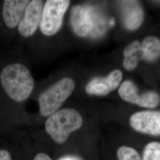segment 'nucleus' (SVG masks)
<instances>
[{
	"label": "nucleus",
	"mask_w": 160,
	"mask_h": 160,
	"mask_svg": "<svg viewBox=\"0 0 160 160\" xmlns=\"http://www.w3.org/2000/svg\"><path fill=\"white\" fill-rule=\"evenodd\" d=\"M30 1L28 0H5L1 7V18L7 29L17 28Z\"/></svg>",
	"instance_id": "obj_9"
},
{
	"label": "nucleus",
	"mask_w": 160,
	"mask_h": 160,
	"mask_svg": "<svg viewBox=\"0 0 160 160\" xmlns=\"http://www.w3.org/2000/svg\"><path fill=\"white\" fill-rule=\"evenodd\" d=\"M68 0H48L43 7L40 28L48 36L56 34L63 23V16L70 4Z\"/></svg>",
	"instance_id": "obj_5"
},
{
	"label": "nucleus",
	"mask_w": 160,
	"mask_h": 160,
	"mask_svg": "<svg viewBox=\"0 0 160 160\" xmlns=\"http://www.w3.org/2000/svg\"><path fill=\"white\" fill-rule=\"evenodd\" d=\"M0 160H13L12 152L8 149L0 148Z\"/></svg>",
	"instance_id": "obj_16"
},
{
	"label": "nucleus",
	"mask_w": 160,
	"mask_h": 160,
	"mask_svg": "<svg viewBox=\"0 0 160 160\" xmlns=\"http://www.w3.org/2000/svg\"><path fill=\"white\" fill-rule=\"evenodd\" d=\"M141 58L148 62H153L160 57V40L154 36L145 38L141 43Z\"/></svg>",
	"instance_id": "obj_12"
},
{
	"label": "nucleus",
	"mask_w": 160,
	"mask_h": 160,
	"mask_svg": "<svg viewBox=\"0 0 160 160\" xmlns=\"http://www.w3.org/2000/svg\"><path fill=\"white\" fill-rule=\"evenodd\" d=\"M122 77V71L116 69L106 77L95 78L87 84L86 92L90 95L106 96L118 87Z\"/></svg>",
	"instance_id": "obj_10"
},
{
	"label": "nucleus",
	"mask_w": 160,
	"mask_h": 160,
	"mask_svg": "<svg viewBox=\"0 0 160 160\" xmlns=\"http://www.w3.org/2000/svg\"><path fill=\"white\" fill-rule=\"evenodd\" d=\"M83 119L80 112L73 108L58 110L48 117L45 122V131L54 142L65 143L69 135L80 129Z\"/></svg>",
	"instance_id": "obj_3"
},
{
	"label": "nucleus",
	"mask_w": 160,
	"mask_h": 160,
	"mask_svg": "<svg viewBox=\"0 0 160 160\" xmlns=\"http://www.w3.org/2000/svg\"><path fill=\"white\" fill-rule=\"evenodd\" d=\"M116 156L118 160H142L137 150L128 145H122L118 149Z\"/></svg>",
	"instance_id": "obj_14"
},
{
	"label": "nucleus",
	"mask_w": 160,
	"mask_h": 160,
	"mask_svg": "<svg viewBox=\"0 0 160 160\" xmlns=\"http://www.w3.org/2000/svg\"><path fill=\"white\" fill-rule=\"evenodd\" d=\"M129 123L132 128L138 132L160 137V111L138 112L131 116Z\"/></svg>",
	"instance_id": "obj_7"
},
{
	"label": "nucleus",
	"mask_w": 160,
	"mask_h": 160,
	"mask_svg": "<svg viewBox=\"0 0 160 160\" xmlns=\"http://www.w3.org/2000/svg\"><path fill=\"white\" fill-rule=\"evenodd\" d=\"M33 160H52L51 158L45 153L40 152L34 157Z\"/></svg>",
	"instance_id": "obj_18"
},
{
	"label": "nucleus",
	"mask_w": 160,
	"mask_h": 160,
	"mask_svg": "<svg viewBox=\"0 0 160 160\" xmlns=\"http://www.w3.org/2000/svg\"><path fill=\"white\" fill-rule=\"evenodd\" d=\"M142 160H160V142L152 141L143 148Z\"/></svg>",
	"instance_id": "obj_15"
},
{
	"label": "nucleus",
	"mask_w": 160,
	"mask_h": 160,
	"mask_svg": "<svg viewBox=\"0 0 160 160\" xmlns=\"http://www.w3.org/2000/svg\"><path fill=\"white\" fill-rule=\"evenodd\" d=\"M75 87L74 81L65 77L42 93L39 98L40 114L49 117L58 111L72 93Z\"/></svg>",
	"instance_id": "obj_4"
},
{
	"label": "nucleus",
	"mask_w": 160,
	"mask_h": 160,
	"mask_svg": "<svg viewBox=\"0 0 160 160\" xmlns=\"http://www.w3.org/2000/svg\"><path fill=\"white\" fill-rule=\"evenodd\" d=\"M70 23L74 32L81 38H98L106 32V19L92 7L77 5L71 11Z\"/></svg>",
	"instance_id": "obj_2"
},
{
	"label": "nucleus",
	"mask_w": 160,
	"mask_h": 160,
	"mask_svg": "<svg viewBox=\"0 0 160 160\" xmlns=\"http://www.w3.org/2000/svg\"><path fill=\"white\" fill-rule=\"evenodd\" d=\"M123 22L126 28L134 30L140 27L143 22L144 13L140 4L136 1L121 2Z\"/></svg>",
	"instance_id": "obj_11"
},
{
	"label": "nucleus",
	"mask_w": 160,
	"mask_h": 160,
	"mask_svg": "<svg viewBox=\"0 0 160 160\" xmlns=\"http://www.w3.org/2000/svg\"><path fill=\"white\" fill-rule=\"evenodd\" d=\"M34 86L29 69L22 63H6L0 70L1 90L13 102L22 103L28 99Z\"/></svg>",
	"instance_id": "obj_1"
},
{
	"label": "nucleus",
	"mask_w": 160,
	"mask_h": 160,
	"mask_svg": "<svg viewBox=\"0 0 160 160\" xmlns=\"http://www.w3.org/2000/svg\"><path fill=\"white\" fill-rule=\"evenodd\" d=\"M123 56V67L128 71L133 70L141 59V43L138 40L132 42L124 49Z\"/></svg>",
	"instance_id": "obj_13"
},
{
	"label": "nucleus",
	"mask_w": 160,
	"mask_h": 160,
	"mask_svg": "<svg viewBox=\"0 0 160 160\" xmlns=\"http://www.w3.org/2000/svg\"><path fill=\"white\" fill-rule=\"evenodd\" d=\"M57 160H83L80 156L77 155L68 154L61 157Z\"/></svg>",
	"instance_id": "obj_17"
},
{
	"label": "nucleus",
	"mask_w": 160,
	"mask_h": 160,
	"mask_svg": "<svg viewBox=\"0 0 160 160\" xmlns=\"http://www.w3.org/2000/svg\"><path fill=\"white\" fill-rule=\"evenodd\" d=\"M43 1L33 0L29 2L17 26V31L23 37H30L40 26L43 10Z\"/></svg>",
	"instance_id": "obj_8"
},
{
	"label": "nucleus",
	"mask_w": 160,
	"mask_h": 160,
	"mask_svg": "<svg viewBox=\"0 0 160 160\" xmlns=\"http://www.w3.org/2000/svg\"><path fill=\"white\" fill-rule=\"evenodd\" d=\"M122 99L138 106L152 109L157 107L160 103V96L155 92H147L138 94L137 87L130 80L124 81L118 90Z\"/></svg>",
	"instance_id": "obj_6"
}]
</instances>
